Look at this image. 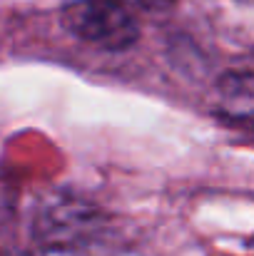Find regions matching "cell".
<instances>
[{"label":"cell","mask_w":254,"mask_h":256,"mask_svg":"<svg viewBox=\"0 0 254 256\" xmlns=\"http://www.w3.org/2000/svg\"><path fill=\"white\" fill-rule=\"evenodd\" d=\"M60 22L80 42L107 52L130 50L140 40V22L125 0H70Z\"/></svg>","instance_id":"obj_1"},{"label":"cell","mask_w":254,"mask_h":256,"mask_svg":"<svg viewBox=\"0 0 254 256\" xmlns=\"http://www.w3.org/2000/svg\"><path fill=\"white\" fill-rule=\"evenodd\" d=\"M102 214L83 199L55 196L48 202L35 222V236L43 249L55 254L80 252L95 244L102 232Z\"/></svg>","instance_id":"obj_2"},{"label":"cell","mask_w":254,"mask_h":256,"mask_svg":"<svg viewBox=\"0 0 254 256\" xmlns=\"http://www.w3.org/2000/svg\"><path fill=\"white\" fill-rule=\"evenodd\" d=\"M219 94L224 107L237 117H254V65L229 70L219 80Z\"/></svg>","instance_id":"obj_3"},{"label":"cell","mask_w":254,"mask_h":256,"mask_svg":"<svg viewBox=\"0 0 254 256\" xmlns=\"http://www.w3.org/2000/svg\"><path fill=\"white\" fill-rule=\"evenodd\" d=\"M137 2L145 8H162V5H169L172 0H137Z\"/></svg>","instance_id":"obj_4"}]
</instances>
